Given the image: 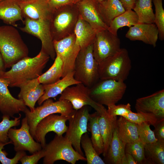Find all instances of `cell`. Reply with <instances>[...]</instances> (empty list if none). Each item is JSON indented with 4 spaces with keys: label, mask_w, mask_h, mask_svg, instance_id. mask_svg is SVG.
Masks as SVG:
<instances>
[{
    "label": "cell",
    "mask_w": 164,
    "mask_h": 164,
    "mask_svg": "<svg viewBox=\"0 0 164 164\" xmlns=\"http://www.w3.org/2000/svg\"><path fill=\"white\" fill-rule=\"evenodd\" d=\"M73 71L74 79L89 88L99 80L98 63L93 56V44L80 49Z\"/></svg>",
    "instance_id": "cell-6"
},
{
    "label": "cell",
    "mask_w": 164,
    "mask_h": 164,
    "mask_svg": "<svg viewBox=\"0 0 164 164\" xmlns=\"http://www.w3.org/2000/svg\"><path fill=\"white\" fill-rule=\"evenodd\" d=\"M80 83L74 77V71L69 72L65 76L53 84L43 85L44 93L37 101L39 105H41L46 100L54 98L61 94L67 87Z\"/></svg>",
    "instance_id": "cell-22"
},
{
    "label": "cell",
    "mask_w": 164,
    "mask_h": 164,
    "mask_svg": "<svg viewBox=\"0 0 164 164\" xmlns=\"http://www.w3.org/2000/svg\"><path fill=\"white\" fill-rule=\"evenodd\" d=\"M137 125L139 138L144 144L153 143L157 141L149 123L143 122Z\"/></svg>",
    "instance_id": "cell-39"
},
{
    "label": "cell",
    "mask_w": 164,
    "mask_h": 164,
    "mask_svg": "<svg viewBox=\"0 0 164 164\" xmlns=\"http://www.w3.org/2000/svg\"><path fill=\"white\" fill-rule=\"evenodd\" d=\"M155 8L154 23L159 31L160 40L164 39V10L162 5V0H152Z\"/></svg>",
    "instance_id": "cell-37"
},
{
    "label": "cell",
    "mask_w": 164,
    "mask_h": 164,
    "mask_svg": "<svg viewBox=\"0 0 164 164\" xmlns=\"http://www.w3.org/2000/svg\"><path fill=\"white\" fill-rule=\"evenodd\" d=\"M90 113L87 106L76 110L68 119L69 124L64 137L69 140L75 150L83 156L80 141L83 134L87 133Z\"/></svg>",
    "instance_id": "cell-10"
},
{
    "label": "cell",
    "mask_w": 164,
    "mask_h": 164,
    "mask_svg": "<svg viewBox=\"0 0 164 164\" xmlns=\"http://www.w3.org/2000/svg\"><path fill=\"white\" fill-rule=\"evenodd\" d=\"M3 0H0V2H1V1H2Z\"/></svg>",
    "instance_id": "cell-50"
},
{
    "label": "cell",
    "mask_w": 164,
    "mask_h": 164,
    "mask_svg": "<svg viewBox=\"0 0 164 164\" xmlns=\"http://www.w3.org/2000/svg\"><path fill=\"white\" fill-rule=\"evenodd\" d=\"M12 143L11 141L6 143L0 142V162L2 164H16L23 156L26 155L25 151H19L16 152L15 155L12 158L7 157V153L2 149L5 145Z\"/></svg>",
    "instance_id": "cell-40"
},
{
    "label": "cell",
    "mask_w": 164,
    "mask_h": 164,
    "mask_svg": "<svg viewBox=\"0 0 164 164\" xmlns=\"http://www.w3.org/2000/svg\"><path fill=\"white\" fill-rule=\"evenodd\" d=\"M121 42L118 36L108 29L97 32L93 43V54L98 63L113 55L121 49Z\"/></svg>",
    "instance_id": "cell-12"
},
{
    "label": "cell",
    "mask_w": 164,
    "mask_h": 164,
    "mask_svg": "<svg viewBox=\"0 0 164 164\" xmlns=\"http://www.w3.org/2000/svg\"><path fill=\"white\" fill-rule=\"evenodd\" d=\"M75 111L71 103L68 101L59 100L54 102L50 98L45 101L40 106L35 108L32 112H31L27 108L24 113L27 118L30 132L34 138L36 125L43 118L50 114L56 113L70 117Z\"/></svg>",
    "instance_id": "cell-5"
},
{
    "label": "cell",
    "mask_w": 164,
    "mask_h": 164,
    "mask_svg": "<svg viewBox=\"0 0 164 164\" xmlns=\"http://www.w3.org/2000/svg\"><path fill=\"white\" fill-rule=\"evenodd\" d=\"M135 108L137 112L151 114L158 119L164 118V90L137 99Z\"/></svg>",
    "instance_id": "cell-17"
},
{
    "label": "cell",
    "mask_w": 164,
    "mask_h": 164,
    "mask_svg": "<svg viewBox=\"0 0 164 164\" xmlns=\"http://www.w3.org/2000/svg\"><path fill=\"white\" fill-rule=\"evenodd\" d=\"M70 117L53 114L44 118L36 125L34 139L40 143L42 149L44 148L46 145V134L53 132L57 135H62L67 130L66 122Z\"/></svg>",
    "instance_id": "cell-15"
},
{
    "label": "cell",
    "mask_w": 164,
    "mask_h": 164,
    "mask_svg": "<svg viewBox=\"0 0 164 164\" xmlns=\"http://www.w3.org/2000/svg\"><path fill=\"white\" fill-rule=\"evenodd\" d=\"M79 13L74 4L63 5L54 10L50 19L53 40H59L74 33Z\"/></svg>",
    "instance_id": "cell-3"
},
{
    "label": "cell",
    "mask_w": 164,
    "mask_h": 164,
    "mask_svg": "<svg viewBox=\"0 0 164 164\" xmlns=\"http://www.w3.org/2000/svg\"><path fill=\"white\" fill-rule=\"evenodd\" d=\"M63 65L61 59L58 55H56L52 66L46 72L38 78L40 83L43 85H48L60 80L62 77Z\"/></svg>",
    "instance_id": "cell-33"
},
{
    "label": "cell",
    "mask_w": 164,
    "mask_h": 164,
    "mask_svg": "<svg viewBox=\"0 0 164 164\" xmlns=\"http://www.w3.org/2000/svg\"><path fill=\"white\" fill-rule=\"evenodd\" d=\"M154 127L156 138L158 141L164 142V118L158 119Z\"/></svg>",
    "instance_id": "cell-43"
},
{
    "label": "cell",
    "mask_w": 164,
    "mask_h": 164,
    "mask_svg": "<svg viewBox=\"0 0 164 164\" xmlns=\"http://www.w3.org/2000/svg\"><path fill=\"white\" fill-rule=\"evenodd\" d=\"M145 144L139 139L126 144L125 153L130 154L138 164H148L145 157Z\"/></svg>",
    "instance_id": "cell-35"
},
{
    "label": "cell",
    "mask_w": 164,
    "mask_h": 164,
    "mask_svg": "<svg viewBox=\"0 0 164 164\" xmlns=\"http://www.w3.org/2000/svg\"><path fill=\"white\" fill-rule=\"evenodd\" d=\"M45 155L43 163L53 164L56 161L63 160L75 164L80 160L86 161V158L74 149L71 142L64 136L56 134L53 140L43 148Z\"/></svg>",
    "instance_id": "cell-7"
},
{
    "label": "cell",
    "mask_w": 164,
    "mask_h": 164,
    "mask_svg": "<svg viewBox=\"0 0 164 164\" xmlns=\"http://www.w3.org/2000/svg\"><path fill=\"white\" fill-rule=\"evenodd\" d=\"M99 114L96 111L90 114L87 125V130L91 133V139L93 146L98 154H102L103 142L101 135L98 120Z\"/></svg>",
    "instance_id": "cell-29"
},
{
    "label": "cell",
    "mask_w": 164,
    "mask_h": 164,
    "mask_svg": "<svg viewBox=\"0 0 164 164\" xmlns=\"http://www.w3.org/2000/svg\"><path fill=\"white\" fill-rule=\"evenodd\" d=\"M60 94L59 100L68 101L76 110L85 106L89 105L100 114L106 109L103 105L92 99L90 95V88L81 83L67 87Z\"/></svg>",
    "instance_id": "cell-11"
},
{
    "label": "cell",
    "mask_w": 164,
    "mask_h": 164,
    "mask_svg": "<svg viewBox=\"0 0 164 164\" xmlns=\"http://www.w3.org/2000/svg\"><path fill=\"white\" fill-rule=\"evenodd\" d=\"M75 4L80 16L97 32L108 29L100 16L99 3L95 0H81Z\"/></svg>",
    "instance_id": "cell-18"
},
{
    "label": "cell",
    "mask_w": 164,
    "mask_h": 164,
    "mask_svg": "<svg viewBox=\"0 0 164 164\" xmlns=\"http://www.w3.org/2000/svg\"><path fill=\"white\" fill-rule=\"evenodd\" d=\"M23 15L18 0H3L0 2V19L5 23L17 27L16 22H22Z\"/></svg>",
    "instance_id": "cell-24"
},
{
    "label": "cell",
    "mask_w": 164,
    "mask_h": 164,
    "mask_svg": "<svg viewBox=\"0 0 164 164\" xmlns=\"http://www.w3.org/2000/svg\"><path fill=\"white\" fill-rule=\"evenodd\" d=\"M5 69L3 60L0 52V77H2L4 72L5 71Z\"/></svg>",
    "instance_id": "cell-47"
},
{
    "label": "cell",
    "mask_w": 164,
    "mask_h": 164,
    "mask_svg": "<svg viewBox=\"0 0 164 164\" xmlns=\"http://www.w3.org/2000/svg\"><path fill=\"white\" fill-rule=\"evenodd\" d=\"M125 37L131 41L138 40L156 46L159 31L154 23L137 24L129 28Z\"/></svg>",
    "instance_id": "cell-20"
},
{
    "label": "cell",
    "mask_w": 164,
    "mask_h": 164,
    "mask_svg": "<svg viewBox=\"0 0 164 164\" xmlns=\"http://www.w3.org/2000/svg\"><path fill=\"white\" fill-rule=\"evenodd\" d=\"M8 137L16 152L27 151L32 154L42 149L40 143L35 141L31 135L26 116L22 120L20 128H11L9 129Z\"/></svg>",
    "instance_id": "cell-14"
},
{
    "label": "cell",
    "mask_w": 164,
    "mask_h": 164,
    "mask_svg": "<svg viewBox=\"0 0 164 164\" xmlns=\"http://www.w3.org/2000/svg\"><path fill=\"white\" fill-rule=\"evenodd\" d=\"M45 155V150L42 149L30 155H26L23 156L19 161L22 164H36L41 158H43Z\"/></svg>",
    "instance_id": "cell-42"
},
{
    "label": "cell",
    "mask_w": 164,
    "mask_h": 164,
    "mask_svg": "<svg viewBox=\"0 0 164 164\" xmlns=\"http://www.w3.org/2000/svg\"><path fill=\"white\" fill-rule=\"evenodd\" d=\"M95 0L98 3L100 4L105 2L106 0Z\"/></svg>",
    "instance_id": "cell-48"
},
{
    "label": "cell",
    "mask_w": 164,
    "mask_h": 164,
    "mask_svg": "<svg viewBox=\"0 0 164 164\" xmlns=\"http://www.w3.org/2000/svg\"><path fill=\"white\" fill-rule=\"evenodd\" d=\"M107 111L110 115L113 116L119 115L123 116L132 112L131 105L129 103L126 104H115L108 106Z\"/></svg>",
    "instance_id": "cell-41"
},
{
    "label": "cell",
    "mask_w": 164,
    "mask_h": 164,
    "mask_svg": "<svg viewBox=\"0 0 164 164\" xmlns=\"http://www.w3.org/2000/svg\"><path fill=\"white\" fill-rule=\"evenodd\" d=\"M138 19L136 13L132 9L125 11L114 18L110 23L108 30L117 36L119 29L124 26L129 28L138 23Z\"/></svg>",
    "instance_id": "cell-30"
},
{
    "label": "cell",
    "mask_w": 164,
    "mask_h": 164,
    "mask_svg": "<svg viewBox=\"0 0 164 164\" xmlns=\"http://www.w3.org/2000/svg\"><path fill=\"white\" fill-rule=\"evenodd\" d=\"M117 128L118 135L125 144L139 139L137 124L120 116L117 119Z\"/></svg>",
    "instance_id": "cell-28"
},
{
    "label": "cell",
    "mask_w": 164,
    "mask_h": 164,
    "mask_svg": "<svg viewBox=\"0 0 164 164\" xmlns=\"http://www.w3.org/2000/svg\"><path fill=\"white\" fill-rule=\"evenodd\" d=\"M144 149L148 164H164V142L145 144Z\"/></svg>",
    "instance_id": "cell-32"
},
{
    "label": "cell",
    "mask_w": 164,
    "mask_h": 164,
    "mask_svg": "<svg viewBox=\"0 0 164 164\" xmlns=\"http://www.w3.org/2000/svg\"><path fill=\"white\" fill-rule=\"evenodd\" d=\"M99 114L98 122L104 144L102 154L105 157L117 126V116L110 115L106 109Z\"/></svg>",
    "instance_id": "cell-23"
},
{
    "label": "cell",
    "mask_w": 164,
    "mask_h": 164,
    "mask_svg": "<svg viewBox=\"0 0 164 164\" xmlns=\"http://www.w3.org/2000/svg\"><path fill=\"white\" fill-rule=\"evenodd\" d=\"M80 145L84 152L87 164H105L94 149L91 138L87 133L82 136Z\"/></svg>",
    "instance_id": "cell-34"
},
{
    "label": "cell",
    "mask_w": 164,
    "mask_h": 164,
    "mask_svg": "<svg viewBox=\"0 0 164 164\" xmlns=\"http://www.w3.org/2000/svg\"><path fill=\"white\" fill-rule=\"evenodd\" d=\"M152 0H135L133 9L137 15L138 24L154 23Z\"/></svg>",
    "instance_id": "cell-31"
},
{
    "label": "cell",
    "mask_w": 164,
    "mask_h": 164,
    "mask_svg": "<svg viewBox=\"0 0 164 164\" xmlns=\"http://www.w3.org/2000/svg\"><path fill=\"white\" fill-rule=\"evenodd\" d=\"M12 26H0V52L5 68L28 56L29 50L18 30Z\"/></svg>",
    "instance_id": "cell-2"
},
{
    "label": "cell",
    "mask_w": 164,
    "mask_h": 164,
    "mask_svg": "<svg viewBox=\"0 0 164 164\" xmlns=\"http://www.w3.org/2000/svg\"><path fill=\"white\" fill-rule=\"evenodd\" d=\"M99 10L102 20L108 27L114 18L125 11L119 0H106L99 3Z\"/></svg>",
    "instance_id": "cell-27"
},
{
    "label": "cell",
    "mask_w": 164,
    "mask_h": 164,
    "mask_svg": "<svg viewBox=\"0 0 164 164\" xmlns=\"http://www.w3.org/2000/svg\"><path fill=\"white\" fill-rule=\"evenodd\" d=\"M126 88L124 82L111 79H99L90 88V95L96 102L108 106L116 104L121 100Z\"/></svg>",
    "instance_id": "cell-8"
},
{
    "label": "cell",
    "mask_w": 164,
    "mask_h": 164,
    "mask_svg": "<svg viewBox=\"0 0 164 164\" xmlns=\"http://www.w3.org/2000/svg\"><path fill=\"white\" fill-rule=\"evenodd\" d=\"M9 82L0 77V111L3 115L13 118L20 112H24L27 108L23 101L14 97L8 88Z\"/></svg>",
    "instance_id": "cell-16"
},
{
    "label": "cell",
    "mask_w": 164,
    "mask_h": 164,
    "mask_svg": "<svg viewBox=\"0 0 164 164\" xmlns=\"http://www.w3.org/2000/svg\"><path fill=\"white\" fill-rule=\"evenodd\" d=\"M97 32L79 16L74 30L76 43L81 49L93 44Z\"/></svg>",
    "instance_id": "cell-25"
},
{
    "label": "cell",
    "mask_w": 164,
    "mask_h": 164,
    "mask_svg": "<svg viewBox=\"0 0 164 164\" xmlns=\"http://www.w3.org/2000/svg\"><path fill=\"white\" fill-rule=\"evenodd\" d=\"M19 87L20 89L18 96L19 99L22 100L32 112L36 102L44 93V85L36 78L26 81Z\"/></svg>",
    "instance_id": "cell-21"
},
{
    "label": "cell",
    "mask_w": 164,
    "mask_h": 164,
    "mask_svg": "<svg viewBox=\"0 0 164 164\" xmlns=\"http://www.w3.org/2000/svg\"><path fill=\"white\" fill-rule=\"evenodd\" d=\"M122 117L138 124L143 122H147L153 126L159 119L152 114L141 112L135 113L132 111L127 115Z\"/></svg>",
    "instance_id": "cell-38"
},
{
    "label": "cell",
    "mask_w": 164,
    "mask_h": 164,
    "mask_svg": "<svg viewBox=\"0 0 164 164\" xmlns=\"http://www.w3.org/2000/svg\"><path fill=\"white\" fill-rule=\"evenodd\" d=\"M18 2L25 18L50 20L53 11L45 0H18Z\"/></svg>",
    "instance_id": "cell-19"
},
{
    "label": "cell",
    "mask_w": 164,
    "mask_h": 164,
    "mask_svg": "<svg viewBox=\"0 0 164 164\" xmlns=\"http://www.w3.org/2000/svg\"><path fill=\"white\" fill-rule=\"evenodd\" d=\"M50 58L41 50L36 56L25 57L12 65L10 70L4 72L2 78L8 80L9 87H19L26 81L41 75Z\"/></svg>",
    "instance_id": "cell-1"
},
{
    "label": "cell",
    "mask_w": 164,
    "mask_h": 164,
    "mask_svg": "<svg viewBox=\"0 0 164 164\" xmlns=\"http://www.w3.org/2000/svg\"><path fill=\"white\" fill-rule=\"evenodd\" d=\"M73 3V4H75L78 2H79L81 0H72Z\"/></svg>",
    "instance_id": "cell-49"
},
{
    "label": "cell",
    "mask_w": 164,
    "mask_h": 164,
    "mask_svg": "<svg viewBox=\"0 0 164 164\" xmlns=\"http://www.w3.org/2000/svg\"><path fill=\"white\" fill-rule=\"evenodd\" d=\"M125 10L133 9L135 0H119Z\"/></svg>",
    "instance_id": "cell-46"
},
{
    "label": "cell",
    "mask_w": 164,
    "mask_h": 164,
    "mask_svg": "<svg viewBox=\"0 0 164 164\" xmlns=\"http://www.w3.org/2000/svg\"><path fill=\"white\" fill-rule=\"evenodd\" d=\"M53 12L55 10L66 5L73 4L72 0H45Z\"/></svg>",
    "instance_id": "cell-44"
},
{
    "label": "cell",
    "mask_w": 164,
    "mask_h": 164,
    "mask_svg": "<svg viewBox=\"0 0 164 164\" xmlns=\"http://www.w3.org/2000/svg\"><path fill=\"white\" fill-rule=\"evenodd\" d=\"M21 115L19 114L18 117H14L13 120H10V117L3 115L2 121L0 122V142L6 143L9 142L8 132L9 129L13 127L17 126L20 124Z\"/></svg>",
    "instance_id": "cell-36"
},
{
    "label": "cell",
    "mask_w": 164,
    "mask_h": 164,
    "mask_svg": "<svg viewBox=\"0 0 164 164\" xmlns=\"http://www.w3.org/2000/svg\"><path fill=\"white\" fill-rule=\"evenodd\" d=\"M25 18L23 22L24 26L20 28V29L39 38L42 43L41 50L48 55L52 59L54 60L56 54L50 30V20Z\"/></svg>",
    "instance_id": "cell-9"
},
{
    "label": "cell",
    "mask_w": 164,
    "mask_h": 164,
    "mask_svg": "<svg viewBox=\"0 0 164 164\" xmlns=\"http://www.w3.org/2000/svg\"><path fill=\"white\" fill-rule=\"evenodd\" d=\"M125 145L118 135L116 126L107 153L104 157L105 164H121V159L125 154Z\"/></svg>",
    "instance_id": "cell-26"
},
{
    "label": "cell",
    "mask_w": 164,
    "mask_h": 164,
    "mask_svg": "<svg viewBox=\"0 0 164 164\" xmlns=\"http://www.w3.org/2000/svg\"><path fill=\"white\" fill-rule=\"evenodd\" d=\"M121 164H138L133 156L130 154L125 153L122 158Z\"/></svg>",
    "instance_id": "cell-45"
},
{
    "label": "cell",
    "mask_w": 164,
    "mask_h": 164,
    "mask_svg": "<svg viewBox=\"0 0 164 164\" xmlns=\"http://www.w3.org/2000/svg\"><path fill=\"white\" fill-rule=\"evenodd\" d=\"M74 33L59 40H53L56 55L61 59L63 63L62 77L74 70L75 62L81 49L76 43Z\"/></svg>",
    "instance_id": "cell-13"
},
{
    "label": "cell",
    "mask_w": 164,
    "mask_h": 164,
    "mask_svg": "<svg viewBox=\"0 0 164 164\" xmlns=\"http://www.w3.org/2000/svg\"><path fill=\"white\" fill-rule=\"evenodd\" d=\"M131 68V60L128 50L121 48L115 54L98 63L99 79H111L124 82Z\"/></svg>",
    "instance_id": "cell-4"
}]
</instances>
